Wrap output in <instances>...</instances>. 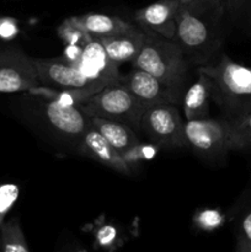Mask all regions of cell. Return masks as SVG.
Instances as JSON below:
<instances>
[{"label": "cell", "mask_w": 251, "mask_h": 252, "mask_svg": "<svg viewBox=\"0 0 251 252\" xmlns=\"http://www.w3.org/2000/svg\"><path fill=\"white\" fill-rule=\"evenodd\" d=\"M225 17L223 0H194L180 5L174 41L192 64L211 63L223 42Z\"/></svg>", "instance_id": "cell-1"}, {"label": "cell", "mask_w": 251, "mask_h": 252, "mask_svg": "<svg viewBox=\"0 0 251 252\" xmlns=\"http://www.w3.org/2000/svg\"><path fill=\"white\" fill-rule=\"evenodd\" d=\"M144 31L145 43L132 61V66L155 76L171 94L175 105H181L191 62L175 41L148 30Z\"/></svg>", "instance_id": "cell-2"}, {"label": "cell", "mask_w": 251, "mask_h": 252, "mask_svg": "<svg viewBox=\"0 0 251 252\" xmlns=\"http://www.w3.org/2000/svg\"><path fill=\"white\" fill-rule=\"evenodd\" d=\"M212 86V100L223 117L234 120L251 110V68L236 63L228 54L216 62L198 66Z\"/></svg>", "instance_id": "cell-3"}, {"label": "cell", "mask_w": 251, "mask_h": 252, "mask_svg": "<svg viewBox=\"0 0 251 252\" xmlns=\"http://www.w3.org/2000/svg\"><path fill=\"white\" fill-rule=\"evenodd\" d=\"M79 107L89 117L117 121L139 130L145 106L123 84L116 81L91 95Z\"/></svg>", "instance_id": "cell-4"}, {"label": "cell", "mask_w": 251, "mask_h": 252, "mask_svg": "<svg viewBox=\"0 0 251 252\" xmlns=\"http://www.w3.org/2000/svg\"><path fill=\"white\" fill-rule=\"evenodd\" d=\"M184 125L179 108L174 103L147 106L140 116L139 130L148 140L161 147H186Z\"/></svg>", "instance_id": "cell-5"}, {"label": "cell", "mask_w": 251, "mask_h": 252, "mask_svg": "<svg viewBox=\"0 0 251 252\" xmlns=\"http://www.w3.org/2000/svg\"><path fill=\"white\" fill-rule=\"evenodd\" d=\"M185 139L194 153L214 159L230 152V134L228 121L221 118L185 121Z\"/></svg>", "instance_id": "cell-6"}, {"label": "cell", "mask_w": 251, "mask_h": 252, "mask_svg": "<svg viewBox=\"0 0 251 252\" xmlns=\"http://www.w3.org/2000/svg\"><path fill=\"white\" fill-rule=\"evenodd\" d=\"M39 85L34 58L19 47L0 49V93L30 91Z\"/></svg>", "instance_id": "cell-7"}, {"label": "cell", "mask_w": 251, "mask_h": 252, "mask_svg": "<svg viewBox=\"0 0 251 252\" xmlns=\"http://www.w3.org/2000/svg\"><path fill=\"white\" fill-rule=\"evenodd\" d=\"M76 65L84 78L88 80L89 88L93 89L95 93L118 81L121 75L118 73V65L110 61L102 44L98 41H91L84 47Z\"/></svg>", "instance_id": "cell-8"}, {"label": "cell", "mask_w": 251, "mask_h": 252, "mask_svg": "<svg viewBox=\"0 0 251 252\" xmlns=\"http://www.w3.org/2000/svg\"><path fill=\"white\" fill-rule=\"evenodd\" d=\"M39 84L51 89H89L88 80L79 70L76 63L65 57L34 58ZM95 93V91H94Z\"/></svg>", "instance_id": "cell-9"}, {"label": "cell", "mask_w": 251, "mask_h": 252, "mask_svg": "<svg viewBox=\"0 0 251 252\" xmlns=\"http://www.w3.org/2000/svg\"><path fill=\"white\" fill-rule=\"evenodd\" d=\"M180 0H159L137 10L134 20L142 29L174 41Z\"/></svg>", "instance_id": "cell-10"}, {"label": "cell", "mask_w": 251, "mask_h": 252, "mask_svg": "<svg viewBox=\"0 0 251 252\" xmlns=\"http://www.w3.org/2000/svg\"><path fill=\"white\" fill-rule=\"evenodd\" d=\"M118 81L123 84L145 107L157 103L175 105L174 98L169 90L148 71L132 68V70L128 71L127 74L120 75Z\"/></svg>", "instance_id": "cell-11"}, {"label": "cell", "mask_w": 251, "mask_h": 252, "mask_svg": "<svg viewBox=\"0 0 251 252\" xmlns=\"http://www.w3.org/2000/svg\"><path fill=\"white\" fill-rule=\"evenodd\" d=\"M80 149L84 155L122 175H130V166L122 155L101 135L94 126H90L80 138Z\"/></svg>", "instance_id": "cell-12"}, {"label": "cell", "mask_w": 251, "mask_h": 252, "mask_svg": "<svg viewBox=\"0 0 251 252\" xmlns=\"http://www.w3.org/2000/svg\"><path fill=\"white\" fill-rule=\"evenodd\" d=\"M145 31L133 25L129 30L113 34L107 38L100 39L106 54L112 63L120 66L126 62H132L139 54L145 43Z\"/></svg>", "instance_id": "cell-13"}, {"label": "cell", "mask_w": 251, "mask_h": 252, "mask_svg": "<svg viewBox=\"0 0 251 252\" xmlns=\"http://www.w3.org/2000/svg\"><path fill=\"white\" fill-rule=\"evenodd\" d=\"M46 115L57 130L71 137L81 138L91 126L90 117L86 116L79 106L48 101L46 103Z\"/></svg>", "instance_id": "cell-14"}, {"label": "cell", "mask_w": 251, "mask_h": 252, "mask_svg": "<svg viewBox=\"0 0 251 252\" xmlns=\"http://www.w3.org/2000/svg\"><path fill=\"white\" fill-rule=\"evenodd\" d=\"M197 80L189 86L182 97L185 121L203 120L209 117V101L212 100V86L203 73L197 70Z\"/></svg>", "instance_id": "cell-15"}, {"label": "cell", "mask_w": 251, "mask_h": 252, "mask_svg": "<svg viewBox=\"0 0 251 252\" xmlns=\"http://www.w3.org/2000/svg\"><path fill=\"white\" fill-rule=\"evenodd\" d=\"M74 21L83 27L93 41L107 38L113 34L121 33L133 26L129 22L125 21L118 16H111L98 12H89V14L73 16Z\"/></svg>", "instance_id": "cell-16"}, {"label": "cell", "mask_w": 251, "mask_h": 252, "mask_svg": "<svg viewBox=\"0 0 251 252\" xmlns=\"http://www.w3.org/2000/svg\"><path fill=\"white\" fill-rule=\"evenodd\" d=\"M90 122L121 155L140 142L134 129L125 123L100 117H90Z\"/></svg>", "instance_id": "cell-17"}, {"label": "cell", "mask_w": 251, "mask_h": 252, "mask_svg": "<svg viewBox=\"0 0 251 252\" xmlns=\"http://www.w3.org/2000/svg\"><path fill=\"white\" fill-rule=\"evenodd\" d=\"M29 93L47 98V101H56L63 105L71 106H80L84 101L95 94L89 89H51L43 85L37 86Z\"/></svg>", "instance_id": "cell-18"}, {"label": "cell", "mask_w": 251, "mask_h": 252, "mask_svg": "<svg viewBox=\"0 0 251 252\" xmlns=\"http://www.w3.org/2000/svg\"><path fill=\"white\" fill-rule=\"evenodd\" d=\"M0 252H30L17 218L5 221L0 228Z\"/></svg>", "instance_id": "cell-19"}, {"label": "cell", "mask_w": 251, "mask_h": 252, "mask_svg": "<svg viewBox=\"0 0 251 252\" xmlns=\"http://www.w3.org/2000/svg\"><path fill=\"white\" fill-rule=\"evenodd\" d=\"M226 120V118H225ZM230 134V149L243 150L251 147V110L234 120H226Z\"/></svg>", "instance_id": "cell-20"}, {"label": "cell", "mask_w": 251, "mask_h": 252, "mask_svg": "<svg viewBox=\"0 0 251 252\" xmlns=\"http://www.w3.org/2000/svg\"><path fill=\"white\" fill-rule=\"evenodd\" d=\"M226 17L251 36V0H223Z\"/></svg>", "instance_id": "cell-21"}, {"label": "cell", "mask_w": 251, "mask_h": 252, "mask_svg": "<svg viewBox=\"0 0 251 252\" xmlns=\"http://www.w3.org/2000/svg\"><path fill=\"white\" fill-rule=\"evenodd\" d=\"M57 33L65 46H79L84 48L93 41L88 32L74 21L73 16L65 19L57 27Z\"/></svg>", "instance_id": "cell-22"}, {"label": "cell", "mask_w": 251, "mask_h": 252, "mask_svg": "<svg viewBox=\"0 0 251 252\" xmlns=\"http://www.w3.org/2000/svg\"><path fill=\"white\" fill-rule=\"evenodd\" d=\"M95 246L107 252L115 251L122 244L121 233L116 225L111 223H102L95 226L93 230Z\"/></svg>", "instance_id": "cell-23"}, {"label": "cell", "mask_w": 251, "mask_h": 252, "mask_svg": "<svg viewBox=\"0 0 251 252\" xmlns=\"http://www.w3.org/2000/svg\"><path fill=\"white\" fill-rule=\"evenodd\" d=\"M225 216L217 208L199 209L193 216V225L202 231H214L223 226Z\"/></svg>", "instance_id": "cell-24"}, {"label": "cell", "mask_w": 251, "mask_h": 252, "mask_svg": "<svg viewBox=\"0 0 251 252\" xmlns=\"http://www.w3.org/2000/svg\"><path fill=\"white\" fill-rule=\"evenodd\" d=\"M159 149V145L154 144V143L152 142H139L138 144L129 148L127 152L123 153L122 158L129 166H133V165H137L139 164V162L149 161V160L154 159V158L157 157Z\"/></svg>", "instance_id": "cell-25"}, {"label": "cell", "mask_w": 251, "mask_h": 252, "mask_svg": "<svg viewBox=\"0 0 251 252\" xmlns=\"http://www.w3.org/2000/svg\"><path fill=\"white\" fill-rule=\"evenodd\" d=\"M234 252H251V207L238 221Z\"/></svg>", "instance_id": "cell-26"}, {"label": "cell", "mask_w": 251, "mask_h": 252, "mask_svg": "<svg viewBox=\"0 0 251 252\" xmlns=\"http://www.w3.org/2000/svg\"><path fill=\"white\" fill-rule=\"evenodd\" d=\"M20 189L15 184H0V228L5 223L7 213L19 199Z\"/></svg>", "instance_id": "cell-27"}, {"label": "cell", "mask_w": 251, "mask_h": 252, "mask_svg": "<svg viewBox=\"0 0 251 252\" xmlns=\"http://www.w3.org/2000/svg\"><path fill=\"white\" fill-rule=\"evenodd\" d=\"M20 27L16 19L11 16H0V38L11 41L19 34Z\"/></svg>", "instance_id": "cell-28"}, {"label": "cell", "mask_w": 251, "mask_h": 252, "mask_svg": "<svg viewBox=\"0 0 251 252\" xmlns=\"http://www.w3.org/2000/svg\"><path fill=\"white\" fill-rule=\"evenodd\" d=\"M192 1H194V0H180L181 4H187V2H192Z\"/></svg>", "instance_id": "cell-29"}, {"label": "cell", "mask_w": 251, "mask_h": 252, "mask_svg": "<svg viewBox=\"0 0 251 252\" xmlns=\"http://www.w3.org/2000/svg\"><path fill=\"white\" fill-rule=\"evenodd\" d=\"M75 252H86L85 250H78V251H75Z\"/></svg>", "instance_id": "cell-30"}]
</instances>
